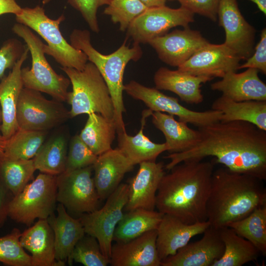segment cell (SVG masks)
<instances>
[{
  "mask_svg": "<svg viewBox=\"0 0 266 266\" xmlns=\"http://www.w3.org/2000/svg\"><path fill=\"white\" fill-rule=\"evenodd\" d=\"M200 142L186 151L169 153L170 160L165 166L169 170L185 161H201L213 157L235 172L266 179V131L245 121H219L199 128Z\"/></svg>",
  "mask_w": 266,
  "mask_h": 266,
  "instance_id": "6da1fadb",
  "label": "cell"
},
{
  "mask_svg": "<svg viewBox=\"0 0 266 266\" xmlns=\"http://www.w3.org/2000/svg\"><path fill=\"white\" fill-rule=\"evenodd\" d=\"M214 162L190 160L163 176L156 194V208L187 224L207 221L206 204Z\"/></svg>",
  "mask_w": 266,
  "mask_h": 266,
  "instance_id": "7a4b0ae2",
  "label": "cell"
},
{
  "mask_svg": "<svg viewBox=\"0 0 266 266\" xmlns=\"http://www.w3.org/2000/svg\"><path fill=\"white\" fill-rule=\"evenodd\" d=\"M263 181L225 167L214 170L206 204L210 226L217 229L228 227L266 204V190Z\"/></svg>",
  "mask_w": 266,
  "mask_h": 266,
  "instance_id": "3957f363",
  "label": "cell"
},
{
  "mask_svg": "<svg viewBox=\"0 0 266 266\" xmlns=\"http://www.w3.org/2000/svg\"><path fill=\"white\" fill-rule=\"evenodd\" d=\"M71 45L82 51L88 60L94 64L104 80L110 92L114 109L113 121L117 133L126 132L123 114L126 111L123 98V76L125 67L131 61H137L142 56L139 44L133 43L132 47L126 45L127 39L114 52L104 55L96 49L91 42L87 30L74 29L70 35Z\"/></svg>",
  "mask_w": 266,
  "mask_h": 266,
  "instance_id": "277c9868",
  "label": "cell"
},
{
  "mask_svg": "<svg viewBox=\"0 0 266 266\" xmlns=\"http://www.w3.org/2000/svg\"><path fill=\"white\" fill-rule=\"evenodd\" d=\"M72 85L67 102L71 106L70 117L93 113L113 120L114 109L108 88L99 70L92 63L82 70L61 67Z\"/></svg>",
  "mask_w": 266,
  "mask_h": 266,
  "instance_id": "5b68a950",
  "label": "cell"
},
{
  "mask_svg": "<svg viewBox=\"0 0 266 266\" xmlns=\"http://www.w3.org/2000/svg\"><path fill=\"white\" fill-rule=\"evenodd\" d=\"M12 30L24 40L32 57L31 68L21 69L24 87L46 93L58 101L67 102L70 81L51 67L45 56V44L24 25L16 23Z\"/></svg>",
  "mask_w": 266,
  "mask_h": 266,
  "instance_id": "8992f818",
  "label": "cell"
},
{
  "mask_svg": "<svg viewBox=\"0 0 266 266\" xmlns=\"http://www.w3.org/2000/svg\"><path fill=\"white\" fill-rule=\"evenodd\" d=\"M15 17L17 23L35 31L45 40L47 44L44 46L45 54L53 57L62 67L78 70L85 67L88 61L86 54L68 43L60 31V25L65 19L63 14L52 19L42 7L36 5L22 8Z\"/></svg>",
  "mask_w": 266,
  "mask_h": 266,
  "instance_id": "52a82bcc",
  "label": "cell"
},
{
  "mask_svg": "<svg viewBox=\"0 0 266 266\" xmlns=\"http://www.w3.org/2000/svg\"><path fill=\"white\" fill-rule=\"evenodd\" d=\"M57 191V176L41 172L13 198L8 217L28 226L36 219H47L56 208Z\"/></svg>",
  "mask_w": 266,
  "mask_h": 266,
  "instance_id": "ba28073f",
  "label": "cell"
},
{
  "mask_svg": "<svg viewBox=\"0 0 266 266\" xmlns=\"http://www.w3.org/2000/svg\"><path fill=\"white\" fill-rule=\"evenodd\" d=\"M62 102L45 98L41 92L24 87L16 109L19 129L47 132L70 117Z\"/></svg>",
  "mask_w": 266,
  "mask_h": 266,
  "instance_id": "9c48e42d",
  "label": "cell"
},
{
  "mask_svg": "<svg viewBox=\"0 0 266 266\" xmlns=\"http://www.w3.org/2000/svg\"><path fill=\"white\" fill-rule=\"evenodd\" d=\"M128 190V184L121 183L107 197L100 209L81 214L78 218L85 233L97 239L102 253L109 263L114 232L123 216Z\"/></svg>",
  "mask_w": 266,
  "mask_h": 266,
  "instance_id": "30bf717a",
  "label": "cell"
},
{
  "mask_svg": "<svg viewBox=\"0 0 266 266\" xmlns=\"http://www.w3.org/2000/svg\"><path fill=\"white\" fill-rule=\"evenodd\" d=\"M124 91L133 98L143 101L152 111L176 116L179 121L191 124L198 128L220 121L222 115L221 112L213 109L204 111L191 110L181 105L178 99L134 80L124 85Z\"/></svg>",
  "mask_w": 266,
  "mask_h": 266,
  "instance_id": "8fae6325",
  "label": "cell"
},
{
  "mask_svg": "<svg viewBox=\"0 0 266 266\" xmlns=\"http://www.w3.org/2000/svg\"><path fill=\"white\" fill-rule=\"evenodd\" d=\"M93 166L65 170L57 176V201L68 210L83 214L98 209L99 200L93 177Z\"/></svg>",
  "mask_w": 266,
  "mask_h": 266,
  "instance_id": "7c38bea8",
  "label": "cell"
},
{
  "mask_svg": "<svg viewBox=\"0 0 266 266\" xmlns=\"http://www.w3.org/2000/svg\"><path fill=\"white\" fill-rule=\"evenodd\" d=\"M194 14L182 6L171 8L165 5L148 7L132 21L127 30V35L133 43H148L172 28L188 27L194 22Z\"/></svg>",
  "mask_w": 266,
  "mask_h": 266,
  "instance_id": "4fadbf2b",
  "label": "cell"
},
{
  "mask_svg": "<svg viewBox=\"0 0 266 266\" xmlns=\"http://www.w3.org/2000/svg\"><path fill=\"white\" fill-rule=\"evenodd\" d=\"M217 15L225 32L224 44L241 60H247L254 51L255 29L245 19L236 0H220Z\"/></svg>",
  "mask_w": 266,
  "mask_h": 266,
  "instance_id": "5bb4252c",
  "label": "cell"
},
{
  "mask_svg": "<svg viewBox=\"0 0 266 266\" xmlns=\"http://www.w3.org/2000/svg\"><path fill=\"white\" fill-rule=\"evenodd\" d=\"M240 60L224 43L209 42L177 69L195 76L222 78L229 72H236Z\"/></svg>",
  "mask_w": 266,
  "mask_h": 266,
  "instance_id": "9a60e30c",
  "label": "cell"
},
{
  "mask_svg": "<svg viewBox=\"0 0 266 266\" xmlns=\"http://www.w3.org/2000/svg\"><path fill=\"white\" fill-rule=\"evenodd\" d=\"M184 28L156 37L148 43L159 58L171 66L178 67L209 42L199 31L189 26Z\"/></svg>",
  "mask_w": 266,
  "mask_h": 266,
  "instance_id": "2e32d148",
  "label": "cell"
},
{
  "mask_svg": "<svg viewBox=\"0 0 266 266\" xmlns=\"http://www.w3.org/2000/svg\"><path fill=\"white\" fill-rule=\"evenodd\" d=\"M199 240L188 243L161 266H212L223 255L225 247L219 229L209 226Z\"/></svg>",
  "mask_w": 266,
  "mask_h": 266,
  "instance_id": "e0dca14e",
  "label": "cell"
},
{
  "mask_svg": "<svg viewBox=\"0 0 266 266\" xmlns=\"http://www.w3.org/2000/svg\"><path fill=\"white\" fill-rule=\"evenodd\" d=\"M138 170L128 184V197L124 209L128 211L138 208L155 210L156 194L165 174L162 162L146 161L139 164Z\"/></svg>",
  "mask_w": 266,
  "mask_h": 266,
  "instance_id": "ac0fdd59",
  "label": "cell"
},
{
  "mask_svg": "<svg viewBox=\"0 0 266 266\" xmlns=\"http://www.w3.org/2000/svg\"><path fill=\"white\" fill-rule=\"evenodd\" d=\"M157 229L127 241L112 244V266H160L156 247Z\"/></svg>",
  "mask_w": 266,
  "mask_h": 266,
  "instance_id": "d6986e66",
  "label": "cell"
},
{
  "mask_svg": "<svg viewBox=\"0 0 266 266\" xmlns=\"http://www.w3.org/2000/svg\"><path fill=\"white\" fill-rule=\"evenodd\" d=\"M209 226L207 221L187 224L173 216L164 214L157 228L156 247L161 262L174 255L193 237L203 233Z\"/></svg>",
  "mask_w": 266,
  "mask_h": 266,
  "instance_id": "ffe728a7",
  "label": "cell"
},
{
  "mask_svg": "<svg viewBox=\"0 0 266 266\" xmlns=\"http://www.w3.org/2000/svg\"><path fill=\"white\" fill-rule=\"evenodd\" d=\"M29 51L26 45L21 57L17 61L12 70L0 83V107L2 115L0 128L1 135L7 139L19 129L16 120V109L19 98L24 85L21 77L23 63Z\"/></svg>",
  "mask_w": 266,
  "mask_h": 266,
  "instance_id": "44dd1931",
  "label": "cell"
},
{
  "mask_svg": "<svg viewBox=\"0 0 266 266\" xmlns=\"http://www.w3.org/2000/svg\"><path fill=\"white\" fill-rule=\"evenodd\" d=\"M134 166L118 148L98 156L93 168L94 181L100 199H106Z\"/></svg>",
  "mask_w": 266,
  "mask_h": 266,
  "instance_id": "7402d4cb",
  "label": "cell"
},
{
  "mask_svg": "<svg viewBox=\"0 0 266 266\" xmlns=\"http://www.w3.org/2000/svg\"><path fill=\"white\" fill-rule=\"evenodd\" d=\"M259 70L247 68L237 73L231 71L211 84V89L236 101L266 100V85L260 78Z\"/></svg>",
  "mask_w": 266,
  "mask_h": 266,
  "instance_id": "603a6c76",
  "label": "cell"
},
{
  "mask_svg": "<svg viewBox=\"0 0 266 266\" xmlns=\"http://www.w3.org/2000/svg\"><path fill=\"white\" fill-rule=\"evenodd\" d=\"M213 78L195 76L178 70L166 67L159 68L154 75L155 88L159 90L172 92L188 104H200L203 100L200 88L202 84Z\"/></svg>",
  "mask_w": 266,
  "mask_h": 266,
  "instance_id": "cb8c5ba5",
  "label": "cell"
},
{
  "mask_svg": "<svg viewBox=\"0 0 266 266\" xmlns=\"http://www.w3.org/2000/svg\"><path fill=\"white\" fill-rule=\"evenodd\" d=\"M22 246L32 255V266H63L55 258L54 234L47 219H38L21 234Z\"/></svg>",
  "mask_w": 266,
  "mask_h": 266,
  "instance_id": "d4e9b609",
  "label": "cell"
},
{
  "mask_svg": "<svg viewBox=\"0 0 266 266\" xmlns=\"http://www.w3.org/2000/svg\"><path fill=\"white\" fill-rule=\"evenodd\" d=\"M56 210L57 215L54 212L47 219L54 234L55 258L65 262L85 233L79 219L70 216L63 204L59 203Z\"/></svg>",
  "mask_w": 266,
  "mask_h": 266,
  "instance_id": "484cf974",
  "label": "cell"
},
{
  "mask_svg": "<svg viewBox=\"0 0 266 266\" xmlns=\"http://www.w3.org/2000/svg\"><path fill=\"white\" fill-rule=\"evenodd\" d=\"M152 122L164 135L166 151L169 153H180L193 148L200 141L199 130L188 124L175 119L174 116L161 112H152Z\"/></svg>",
  "mask_w": 266,
  "mask_h": 266,
  "instance_id": "4316f807",
  "label": "cell"
},
{
  "mask_svg": "<svg viewBox=\"0 0 266 266\" xmlns=\"http://www.w3.org/2000/svg\"><path fill=\"white\" fill-rule=\"evenodd\" d=\"M144 111L141 128L135 135H129L126 132L117 133L118 148L134 166L143 162H155L161 153L166 151L165 143L153 142L144 134L146 119L153 112L149 109Z\"/></svg>",
  "mask_w": 266,
  "mask_h": 266,
  "instance_id": "83f0119b",
  "label": "cell"
},
{
  "mask_svg": "<svg viewBox=\"0 0 266 266\" xmlns=\"http://www.w3.org/2000/svg\"><path fill=\"white\" fill-rule=\"evenodd\" d=\"M211 108L222 113L221 122L245 121L266 131V100L236 101L222 95Z\"/></svg>",
  "mask_w": 266,
  "mask_h": 266,
  "instance_id": "f1b7e54d",
  "label": "cell"
},
{
  "mask_svg": "<svg viewBox=\"0 0 266 266\" xmlns=\"http://www.w3.org/2000/svg\"><path fill=\"white\" fill-rule=\"evenodd\" d=\"M219 231L225 249L222 256L212 266H241L257 260L261 255L255 246L232 228L225 227Z\"/></svg>",
  "mask_w": 266,
  "mask_h": 266,
  "instance_id": "f546056e",
  "label": "cell"
},
{
  "mask_svg": "<svg viewBox=\"0 0 266 266\" xmlns=\"http://www.w3.org/2000/svg\"><path fill=\"white\" fill-rule=\"evenodd\" d=\"M164 214L155 210L138 208L124 214L113 234V241L123 242L146 232L156 230Z\"/></svg>",
  "mask_w": 266,
  "mask_h": 266,
  "instance_id": "4dcf8cb0",
  "label": "cell"
},
{
  "mask_svg": "<svg viewBox=\"0 0 266 266\" xmlns=\"http://www.w3.org/2000/svg\"><path fill=\"white\" fill-rule=\"evenodd\" d=\"M117 128L113 120L99 113L88 114L87 122L79 134L81 140L97 156L112 149Z\"/></svg>",
  "mask_w": 266,
  "mask_h": 266,
  "instance_id": "1f68e13d",
  "label": "cell"
},
{
  "mask_svg": "<svg viewBox=\"0 0 266 266\" xmlns=\"http://www.w3.org/2000/svg\"><path fill=\"white\" fill-rule=\"evenodd\" d=\"M66 158V141L58 135L43 143L33 160L36 170L57 176L65 170Z\"/></svg>",
  "mask_w": 266,
  "mask_h": 266,
  "instance_id": "d6a6232c",
  "label": "cell"
},
{
  "mask_svg": "<svg viewBox=\"0 0 266 266\" xmlns=\"http://www.w3.org/2000/svg\"><path fill=\"white\" fill-rule=\"evenodd\" d=\"M30 160H15L0 156V183L14 197L21 192L36 170Z\"/></svg>",
  "mask_w": 266,
  "mask_h": 266,
  "instance_id": "836d02e7",
  "label": "cell"
},
{
  "mask_svg": "<svg viewBox=\"0 0 266 266\" xmlns=\"http://www.w3.org/2000/svg\"><path fill=\"white\" fill-rule=\"evenodd\" d=\"M238 235L255 246L264 256L266 255V204L254 209L245 218L231 223Z\"/></svg>",
  "mask_w": 266,
  "mask_h": 266,
  "instance_id": "e575fe53",
  "label": "cell"
},
{
  "mask_svg": "<svg viewBox=\"0 0 266 266\" xmlns=\"http://www.w3.org/2000/svg\"><path fill=\"white\" fill-rule=\"evenodd\" d=\"M46 132L18 129L6 139L4 155L15 160H30L43 144Z\"/></svg>",
  "mask_w": 266,
  "mask_h": 266,
  "instance_id": "d590c367",
  "label": "cell"
},
{
  "mask_svg": "<svg viewBox=\"0 0 266 266\" xmlns=\"http://www.w3.org/2000/svg\"><path fill=\"white\" fill-rule=\"evenodd\" d=\"M71 265L73 261L85 266H107L109 260L102 253L97 239L85 233L75 245L67 260Z\"/></svg>",
  "mask_w": 266,
  "mask_h": 266,
  "instance_id": "8d00e7d4",
  "label": "cell"
},
{
  "mask_svg": "<svg viewBox=\"0 0 266 266\" xmlns=\"http://www.w3.org/2000/svg\"><path fill=\"white\" fill-rule=\"evenodd\" d=\"M21 233L13 229L0 237V262L10 266H32L31 256L27 254L20 242Z\"/></svg>",
  "mask_w": 266,
  "mask_h": 266,
  "instance_id": "74e56055",
  "label": "cell"
},
{
  "mask_svg": "<svg viewBox=\"0 0 266 266\" xmlns=\"http://www.w3.org/2000/svg\"><path fill=\"white\" fill-rule=\"evenodd\" d=\"M104 10L114 23L119 24V29L124 32L132 21L148 7L139 0H109Z\"/></svg>",
  "mask_w": 266,
  "mask_h": 266,
  "instance_id": "f35d334b",
  "label": "cell"
},
{
  "mask_svg": "<svg viewBox=\"0 0 266 266\" xmlns=\"http://www.w3.org/2000/svg\"><path fill=\"white\" fill-rule=\"evenodd\" d=\"M98 156L81 140L79 135L73 137L67 155L65 170H72L93 166Z\"/></svg>",
  "mask_w": 266,
  "mask_h": 266,
  "instance_id": "ab89813d",
  "label": "cell"
},
{
  "mask_svg": "<svg viewBox=\"0 0 266 266\" xmlns=\"http://www.w3.org/2000/svg\"><path fill=\"white\" fill-rule=\"evenodd\" d=\"M109 0H67V2L82 15L91 30L95 33L100 31L97 18L99 8L107 5Z\"/></svg>",
  "mask_w": 266,
  "mask_h": 266,
  "instance_id": "60d3db41",
  "label": "cell"
},
{
  "mask_svg": "<svg viewBox=\"0 0 266 266\" xmlns=\"http://www.w3.org/2000/svg\"><path fill=\"white\" fill-rule=\"evenodd\" d=\"M26 46L16 39L5 41L0 48V78H3L5 70L12 69L17 61L21 57Z\"/></svg>",
  "mask_w": 266,
  "mask_h": 266,
  "instance_id": "b9f144b4",
  "label": "cell"
},
{
  "mask_svg": "<svg viewBox=\"0 0 266 266\" xmlns=\"http://www.w3.org/2000/svg\"><path fill=\"white\" fill-rule=\"evenodd\" d=\"M183 7L194 14L205 16L216 22L220 0H177Z\"/></svg>",
  "mask_w": 266,
  "mask_h": 266,
  "instance_id": "7bdbcfd3",
  "label": "cell"
},
{
  "mask_svg": "<svg viewBox=\"0 0 266 266\" xmlns=\"http://www.w3.org/2000/svg\"><path fill=\"white\" fill-rule=\"evenodd\" d=\"M253 68L263 74H266V29H264L261 33L260 39L254 48L252 56L246 62L240 65L238 69Z\"/></svg>",
  "mask_w": 266,
  "mask_h": 266,
  "instance_id": "ee69618b",
  "label": "cell"
},
{
  "mask_svg": "<svg viewBox=\"0 0 266 266\" xmlns=\"http://www.w3.org/2000/svg\"><path fill=\"white\" fill-rule=\"evenodd\" d=\"M14 196L0 183V227L8 217L9 203Z\"/></svg>",
  "mask_w": 266,
  "mask_h": 266,
  "instance_id": "f6af8a7d",
  "label": "cell"
},
{
  "mask_svg": "<svg viewBox=\"0 0 266 266\" xmlns=\"http://www.w3.org/2000/svg\"><path fill=\"white\" fill-rule=\"evenodd\" d=\"M22 10L16 0H0V15L9 13L16 15L20 13Z\"/></svg>",
  "mask_w": 266,
  "mask_h": 266,
  "instance_id": "bcb514c9",
  "label": "cell"
},
{
  "mask_svg": "<svg viewBox=\"0 0 266 266\" xmlns=\"http://www.w3.org/2000/svg\"><path fill=\"white\" fill-rule=\"evenodd\" d=\"M148 7L165 5L167 0H139Z\"/></svg>",
  "mask_w": 266,
  "mask_h": 266,
  "instance_id": "7dc6e473",
  "label": "cell"
},
{
  "mask_svg": "<svg viewBox=\"0 0 266 266\" xmlns=\"http://www.w3.org/2000/svg\"><path fill=\"white\" fill-rule=\"evenodd\" d=\"M254 2L260 11L265 15L266 14V0H249Z\"/></svg>",
  "mask_w": 266,
  "mask_h": 266,
  "instance_id": "c3c4849f",
  "label": "cell"
},
{
  "mask_svg": "<svg viewBox=\"0 0 266 266\" xmlns=\"http://www.w3.org/2000/svg\"><path fill=\"white\" fill-rule=\"evenodd\" d=\"M6 139L0 134V156L4 155Z\"/></svg>",
  "mask_w": 266,
  "mask_h": 266,
  "instance_id": "681fc988",
  "label": "cell"
},
{
  "mask_svg": "<svg viewBox=\"0 0 266 266\" xmlns=\"http://www.w3.org/2000/svg\"><path fill=\"white\" fill-rule=\"evenodd\" d=\"M1 123H2V115H1V109L0 107V132Z\"/></svg>",
  "mask_w": 266,
  "mask_h": 266,
  "instance_id": "f907efd6",
  "label": "cell"
},
{
  "mask_svg": "<svg viewBox=\"0 0 266 266\" xmlns=\"http://www.w3.org/2000/svg\"><path fill=\"white\" fill-rule=\"evenodd\" d=\"M51 0H42V3L43 4H46L49 2H50Z\"/></svg>",
  "mask_w": 266,
  "mask_h": 266,
  "instance_id": "816d5d0a",
  "label": "cell"
},
{
  "mask_svg": "<svg viewBox=\"0 0 266 266\" xmlns=\"http://www.w3.org/2000/svg\"></svg>",
  "mask_w": 266,
  "mask_h": 266,
  "instance_id": "f5cc1de1",
  "label": "cell"
}]
</instances>
